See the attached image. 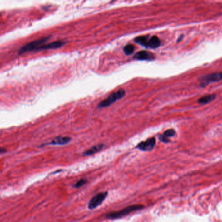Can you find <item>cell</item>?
Returning <instances> with one entry per match:
<instances>
[{
    "instance_id": "13",
    "label": "cell",
    "mask_w": 222,
    "mask_h": 222,
    "mask_svg": "<svg viewBox=\"0 0 222 222\" xmlns=\"http://www.w3.org/2000/svg\"><path fill=\"white\" fill-rule=\"evenodd\" d=\"M134 50H135V47L132 44H128L126 46H125V47L123 48V51L125 54L127 56L132 54Z\"/></svg>"
},
{
    "instance_id": "17",
    "label": "cell",
    "mask_w": 222,
    "mask_h": 222,
    "mask_svg": "<svg viewBox=\"0 0 222 222\" xmlns=\"http://www.w3.org/2000/svg\"><path fill=\"white\" fill-rule=\"evenodd\" d=\"M4 152H6V150H5L3 148H2V149H1V153H2V154H3V153Z\"/></svg>"
},
{
    "instance_id": "14",
    "label": "cell",
    "mask_w": 222,
    "mask_h": 222,
    "mask_svg": "<svg viewBox=\"0 0 222 222\" xmlns=\"http://www.w3.org/2000/svg\"><path fill=\"white\" fill-rule=\"evenodd\" d=\"M86 183H87V180L86 179H82L78 182H76V183L74 185V187L75 188H80L85 185Z\"/></svg>"
},
{
    "instance_id": "9",
    "label": "cell",
    "mask_w": 222,
    "mask_h": 222,
    "mask_svg": "<svg viewBox=\"0 0 222 222\" xmlns=\"http://www.w3.org/2000/svg\"><path fill=\"white\" fill-rule=\"evenodd\" d=\"M67 42L63 41H53L52 42L45 44L41 45L37 49V50H49V49H56L58 48H61L63 45H64Z\"/></svg>"
},
{
    "instance_id": "10",
    "label": "cell",
    "mask_w": 222,
    "mask_h": 222,
    "mask_svg": "<svg viewBox=\"0 0 222 222\" xmlns=\"http://www.w3.org/2000/svg\"><path fill=\"white\" fill-rule=\"evenodd\" d=\"M71 140V138L68 136H58L55 137L54 139L49 143L50 145H66L68 143H69Z\"/></svg>"
},
{
    "instance_id": "2",
    "label": "cell",
    "mask_w": 222,
    "mask_h": 222,
    "mask_svg": "<svg viewBox=\"0 0 222 222\" xmlns=\"http://www.w3.org/2000/svg\"><path fill=\"white\" fill-rule=\"evenodd\" d=\"M134 41L145 48H156L161 45V41L157 36H139L136 38Z\"/></svg>"
},
{
    "instance_id": "4",
    "label": "cell",
    "mask_w": 222,
    "mask_h": 222,
    "mask_svg": "<svg viewBox=\"0 0 222 222\" xmlns=\"http://www.w3.org/2000/svg\"><path fill=\"white\" fill-rule=\"evenodd\" d=\"M50 37H47L44 38H42L40 39H37L33 41H32L29 42L28 44L24 45V47H22L19 51L18 53L19 54H22V53H24L27 52H31V51H35L37 49L39 48V47L42 45V44H44L45 42H47V41L49 40Z\"/></svg>"
},
{
    "instance_id": "15",
    "label": "cell",
    "mask_w": 222,
    "mask_h": 222,
    "mask_svg": "<svg viewBox=\"0 0 222 222\" xmlns=\"http://www.w3.org/2000/svg\"><path fill=\"white\" fill-rule=\"evenodd\" d=\"M175 131H174L173 129H170L166 131L164 133V136H165L166 137H172L175 134Z\"/></svg>"
},
{
    "instance_id": "12",
    "label": "cell",
    "mask_w": 222,
    "mask_h": 222,
    "mask_svg": "<svg viewBox=\"0 0 222 222\" xmlns=\"http://www.w3.org/2000/svg\"><path fill=\"white\" fill-rule=\"evenodd\" d=\"M216 95L212 94V95H209L205 96L201 98H200L198 100V103L199 104H206L210 102H212V101H214V99L216 98Z\"/></svg>"
},
{
    "instance_id": "7",
    "label": "cell",
    "mask_w": 222,
    "mask_h": 222,
    "mask_svg": "<svg viewBox=\"0 0 222 222\" xmlns=\"http://www.w3.org/2000/svg\"><path fill=\"white\" fill-rule=\"evenodd\" d=\"M156 145V139L155 137H150L144 141L140 143L137 145V149L143 151H149L153 149Z\"/></svg>"
},
{
    "instance_id": "16",
    "label": "cell",
    "mask_w": 222,
    "mask_h": 222,
    "mask_svg": "<svg viewBox=\"0 0 222 222\" xmlns=\"http://www.w3.org/2000/svg\"><path fill=\"white\" fill-rule=\"evenodd\" d=\"M160 140H161L162 141L164 142V143H167V142H169L170 140H168L167 137H166L165 136H164V135H161V136H160Z\"/></svg>"
},
{
    "instance_id": "6",
    "label": "cell",
    "mask_w": 222,
    "mask_h": 222,
    "mask_svg": "<svg viewBox=\"0 0 222 222\" xmlns=\"http://www.w3.org/2000/svg\"><path fill=\"white\" fill-rule=\"evenodd\" d=\"M220 80H222V72L206 75L200 79V86L205 87L207 86L210 83L219 81Z\"/></svg>"
},
{
    "instance_id": "1",
    "label": "cell",
    "mask_w": 222,
    "mask_h": 222,
    "mask_svg": "<svg viewBox=\"0 0 222 222\" xmlns=\"http://www.w3.org/2000/svg\"><path fill=\"white\" fill-rule=\"evenodd\" d=\"M144 208V206L142 205H133L128 206L127 207L122 209L117 212H113L111 213H108L105 215V218L108 219H117L124 217L126 215H128L134 211L140 210Z\"/></svg>"
},
{
    "instance_id": "3",
    "label": "cell",
    "mask_w": 222,
    "mask_h": 222,
    "mask_svg": "<svg viewBox=\"0 0 222 222\" xmlns=\"http://www.w3.org/2000/svg\"><path fill=\"white\" fill-rule=\"evenodd\" d=\"M125 93L126 92L123 89H120L117 90V91L114 92V93H112L106 99H104V100L99 103L98 105V108H102L110 106L113 103L116 102L122 98H123L125 96Z\"/></svg>"
},
{
    "instance_id": "8",
    "label": "cell",
    "mask_w": 222,
    "mask_h": 222,
    "mask_svg": "<svg viewBox=\"0 0 222 222\" xmlns=\"http://www.w3.org/2000/svg\"><path fill=\"white\" fill-rule=\"evenodd\" d=\"M134 59L137 60L151 61V60H154L155 59V56L153 53L149 52L142 50L137 52L135 54V56H134Z\"/></svg>"
},
{
    "instance_id": "5",
    "label": "cell",
    "mask_w": 222,
    "mask_h": 222,
    "mask_svg": "<svg viewBox=\"0 0 222 222\" xmlns=\"http://www.w3.org/2000/svg\"><path fill=\"white\" fill-rule=\"evenodd\" d=\"M108 192H101L96 194L91 199L89 203L88 204V208L90 210H93L97 208L98 206H100L106 200V198L108 196Z\"/></svg>"
},
{
    "instance_id": "11",
    "label": "cell",
    "mask_w": 222,
    "mask_h": 222,
    "mask_svg": "<svg viewBox=\"0 0 222 222\" xmlns=\"http://www.w3.org/2000/svg\"><path fill=\"white\" fill-rule=\"evenodd\" d=\"M104 144H98V145H95V146L92 147L89 149L87 150L86 152H84L83 155L84 156H90L92 155H94V154H95V153L101 150L104 148Z\"/></svg>"
}]
</instances>
